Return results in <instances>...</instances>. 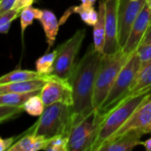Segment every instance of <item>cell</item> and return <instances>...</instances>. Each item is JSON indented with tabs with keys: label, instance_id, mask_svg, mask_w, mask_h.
I'll return each mask as SVG.
<instances>
[{
	"label": "cell",
	"instance_id": "83f0119b",
	"mask_svg": "<svg viewBox=\"0 0 151 151\" xmlns=\"http://www.w3.org/2000/svg\"><path fill=\"white\" fill-rule=\"evenodd\" d=\"M137 53L142 60V63H146L151 59V44L147 45H142L138 50Z\"/></svg>",
	"mask_w": 151,
	"mask_h": 151
},
{
	"label": "cell",
	"instance_id": "2e32d148",
	"mask_svg": "<svg viewBox=\"0 0 151 151\" xmlns=\"http://www.w3.org/2000/svg\"><path fill=\"white\" fill-rule=\"evenodd\" d=\"M98 19L94 27V48L104 53V48L105 43V30H106V9L104 0H102L98 9Z\"/></svg>",
	"mask_w": 151,
	"mask_h": 151
},
{
	"label": "cell",
	"instance_id": "f1b7e54d",
	"mask_svg": "<svg viewBox=\"0 0 151 151\" xmlns=\"http://www.w3.org/2000/svg\"><path fill=\"white\" fill-rule=\"evenodd\" d=\"M17 0H0V13H3L14 7Z\"/></svg>",
	"mask_w": 151,
	"mask_h": 151
},
{
	"label": "cell",
	"instance_id": "836d02e7",
	"mask_svg": "<svg viewBox=\"0 0 151 151\" xmlns=\"http://www.w3.org/2000/svg\"><path fill=\"white\" fill-rule=\"evenodd\" d=\"M143 146L148 151H151V138L148 139L147 141H145L143 142Z\"/></svg>",
	"mask_w": 151,
	"mask_h": 151
},
{
	"label": "cell",
	"instance_id": "4fadbf2b",
	"mask_svg": "<svg viewBox=\"0 0 151 151\" xmlns=\"http://www.w3.org/2000/svg\"><path fill=\"white\" fill-rule=\"evenodd\" d=\"M144 134L142 131H132L118 137L112 138L104 143L98 151H130L139 145H143L141 141Z\"/></svg>",
	"mask_w": 151,
	"mask_h": 151
},
{
	"label": "cell",
	"instance_id": "4316f807",
	"mask_svg": "<svg viewBox=\"0 0 151 151\" xmlns=\"http://www.w3.org/2000/svg\"><path fill=\"white\" fill-rule=\"evenodd\" d=\"M20 11H18L16 9H11L8 10L3 13H0V25H4L6 23H12V20L17 19L19 16Z\"/></svg>",
	"mask_w": 151,
	"mask_h": 151
},
{
	"label": "cell",
	"instance_id": "7a4b0ae2",
	"mask_svg": "<svg viewBox=\"0 0 151 151\" xmlns=\"http://www.w3.org/2000/svg\"><path fill=\"white\" fill-rule=\"evenodd\" d=\"M150 98L151 87H149L139 92L127 95L111 110L104 113L92 151H98L104 143L109 141L127 122L136 110Z\"/></svg>",
	"mask_w": 151,
	"mask_h": 151
},
{
	"label": "cell",
	"instance_id": "52a82bcc",
	"mask_svg": "<svg viewBox=\"0 0 151 151\" xmlns=\"http://www.w3.org/2000/svg\"><path fill=\"white\" fill-rule=\"evenodd\" d=\"M85 36L86 29H79L73 35V36H71V38L66 40L56 49L57 56L52 74H55L62 79H69L77 63L75 62V59Z\"/></svg>",
	"mask_w": 151,
	"mask_h": 151
},
{
	"label": "cell",
	"instance_id": "7c38bea8",
	"mask_svg": "<svg viewBox=\"0 0 151 151\" xmlns=\"http://www.w3.org/2000/svg\"><path fill=\"white\" fill-rule=\"evenodd\" d=\"M151 125V98L141 105L127 122L111 138H115L132 131H142L144 134L146 128ZM110 139V140H111ZM108 142V141H107Z\"/></svg>",
	"mask_w": 151,
	"mask_h": 151
},
{
	"label": "cell",
	"instance_id": "3957f363",
	"mask_svg": "<svg viewBox=\"0 0 151 151\" xmlns=\"http://www.w3.org/2000/svg\"><path fill=\"white\" fill-rule=\"evenodd\" d=\"M74 123L75 117L73 106L55 103L45 107L38 121L30 130L31 133L46 139L58 135L68 137Z\"/></svg>",
	"mask_w": 151,
	"mask_h": 151
},
{
	"label": "cell",
	"instance_id": "d4e9b609",
	"mask_svg": "<svg viewBox=\"0 0 151 151\" xmlns=\"http://www.w3.org/2000/svg\"><path fill=\"white\" fill-rule=\"evenodd\" d=\"M68 137L64 135H58L47 139L43 150L46 151H68Z\"/></svg>",
	"mask_w": 151,
	"mask_h": 151
},
{
	"label": "cell",
	"instance_id": "5b68a950",
	"mask_svg": "<svg viewBox=\"0 0 151 151\" xmlns=\"http://www.w3.org/2000/svg\"><path fill=\"white\" fill-rule=\"evenodd\" d=\"M104 115L95 108L91 112L77 120L68 135V151H92Z\"/></svg>",
	"mask_w": 151,
	"mask_h": 151
},
{
	"label": "cell",
	"instance_id": "7402d4cb",
	"mask_svg": "<svg viewBox=\"0 0 151 151\" xmlns=\"http://www.w3.org/2000/svg\"><path fill=\"white\" fill-rule=\"evenodd\" d=\"M57 56V50L50 53H47L40 57L35 62L36 71L44 75L52 74L54 71V64Z\"/></svg>",
	"mask_w": 151,
	"mask_h": 151
},
{
	"label": "cell",
	"instance_id": "ffe728a7",
	"mask_svg": "<svg viewBox=\"0 0 151 151\" xmlns=\"http://www.w3.org/2000/svg\"><path fill=\"white\" fill-rule=\"evenodd\" d=\"M149 87H151V59L146 63H142V67L127 95L139 92Z\"/></svg>",
	"mask_w": 151,
	"mask_h": 151
},
{
	"label": "cell",
	"instance_id": "9a60e30c",
	"mask_svg": "<svg viewBox=\"0 0 151 151\" xmlns=\"http://www.w3.org/2000/svg\"><path fill=\"white\" fill-rule=\"evenodd\" d=\"M50 76V75H49ZM49 76L43 79H36L32 81H26L13 83H4L0 84V94L16 92V93H29L37 90H42Z\"/></svg>",
	"mask_w": 151,
	"mask_h": 151
},
{
	"label": "cell",
	"instance_id": "9c48e42d",
	"mask_svg": "<svg viewBox=\"0 0 151 151\" xmlns=\"http://www.w3.org/2000/svg\"><path fill=\"white\" fill-rule=\"evenodd\" d=\"M40 96L46 106L55 103L73 105V88L69 80L62 79L55 74H50Z\"/></svg>",
	"mask_w": 151,
	"mask_h": 151
},
{
	"label": "cell",
	"instance_id": "f546056e",
	"mask_svg": "<svg viewBox=\"0 0 151 151\" xmlns=\"http://www.w3.org/2000/svg\"><path fill=\"white\" fill-rule=\"evenodd\" d=\"M14 141H15V137H10L6 139L2 138L0 140V150H9V149L14 144Z\"/></svg>",
	"mask_w": 151,
	"mask_h": 151
},
{
	"label": "cell",
	"instance_id": "e0dca14e",
	"mask_svg": "<svg viewBox=\"0 0 151 151\" xmlns=\"http://www.w3.org/2000/svg\"><path fill=\"white\" fill-rule=\"evenodd\" d=\"M47 139L29 133L27 135L20 138L9 149V151H38L43 150Z\"/></svg>",
	"mask_w": 151,
	"mask_h": 151
},
{
	"label": "cell",
	"instance_id": "8fae6325",
	"mask_svg": "<svg viewBox=\"0 0 151 151\" xmlns=\"http://www.w3.org/2000/svg\"><path fill=\"white\" fill-rule=\"evenodd\" d=\"M151 25V9L148 4H145L138 15L128 36L127 42L122 50L128 54H133L138 50L148 33Z\"/></svg>",
	"mask_w": 151,
	"mask_h": 151
},
{
	"label": "cell",
	"instance_id": "6da1fadb",
	"mask_svg": "<svg viewBox=\"0 0 151 151\" xmlns=\"http://www.w3.org/2000/svg\"><path fill=\"white\" fill-rule=\"evenodd\" d=\"M103 56L104 53L97 51L94 47L89 49L76 63L68 79L73 88V108L75 122L95 109L93 104L94 91Z\"/></svg>",
	"mask_w": 151,
	"mask_h": 151
},
{
	"label": "cell",
	"instance_id": "4dcf8cb0",
	"mask_svg": "<svg viewBox=\"0 0 151 151\" xmlns=\"http://www.w3.org/2000/svg\"><path fill=\"white\" fill-rule=\"evenodd\" d=\"M34 1L35 0H17L13 9H16L18 11H21L24 7L28 6V5H32Z\"/></svg>",
	"mask_w": 151,
	"mask_h": 151
},
{
	"label": "cell",
	"instance_id": "d590c367",
	"mask_svg": "<svg viewBox=\"0 0 151 151\" xmlns=\"http://www.w3.org/2000/svg\"><path fill=\"white\" fill-rule=\"evenodd\" d=\"M144 134H151V125L148 127V128H146V130L144 131Z\"/></svg>",
	"mask_w": 151,
	"mask_h": 151
},
{
	"label": "cell",
	"instance_id": "cb8c5ba5",
	"mask_svg": "<svg viewBox=\"0 0 151 151\" xmlns=\"http://www.w3.org/2000/svg\"><path fill=\"white\" fill-rule=\"evenodd\" d=\"M42 12V10L33 7L32 5H28L24 7L19 13L20 18V27L22 35L24 34L27 27L33 24V21L35 19H38L40 17V14Z\"/></svg>",
	"mask_w": 151,
	"mask_h": 151
},
{
	"label": "cell",
	"instance_id": "8992f818",
	"mask_svg": "<svg viewBox=\"0 0 151 151\" xmlns=\"http://www.w3.org/2000/svg\"><path fill=\"white\" fill-rule=\"evenodd\" d=\"M142 67V60L137 53L131 55L128 61L121 69L116 81H114L105 101L99 109L104 114L111 110L118 103L124 99L129 93L130 88Z\"/></svg>",
	"mask_w": 151,
	"mask_h": 151
},
{
	"label": "cell",
	"instance_id": "603a6c76",
	"mask_svg": "<svg viewBox=\"0 0 151 151\" xmlns=\"http://www.w3.org/2000/svg\"><path fill=\"white\" fill-rule=\"evenodd\" d=\"M45 107H46V105H45L42 96H40V94L32 96L24 104L25 111L33 117H35V116L40 117L42 114V112L44 111Z\"/></svg>",
	"mask_w": 151,
	"mask_h": 151
},
{
	"label": "cell",
	"instance_id": "d6a6232c",
	"mask_svg": "<svg viewBox=\"0 0 151 151\" xmlns=\"http://www.w3.org/2000/svg\"><path fill=\"white\" fill-rule=\"evenodd\" d=\"M11 24L12 23H6V24H4V25H0V33H2V34H7L8 31H9V29H10Z\"/></svg>",
	"mask_w": 151,
	"mask_h": 151
},
{
	"label": "cell",
	"instance_id": "277c9868",
	"mask_svg": "<svg viewBox=\"0 0 151 151\" xmlns=\"http://www.w3.org/2000/svg\"><path fill=\"white\" fill-rule=\"evenodd\" d=\"M131 55L124 52L122 50L112 55L104 54L98 69L94 91L93 104L95 108H101L114 81Z\"/></svg>",
	"mask_w": 151,
	"mask_h": 151
},
{
	"label": "cell",
	"instance_id": "8d00e7d4",
	"mask_svg": "<svg viewBox=\"0 0 151 151\" xmlns=\"http://www.w3.org/2000/svg\"><path fill=\"white\" fill-rule=\"evenodd\" d=\"M147 4H148V5L150 6V8L151 9V0H147Z\"/></svg>",
	"mask_w": 151,
	"mask_h": 151
},
{
	"label": "cell",
	"instance_id": "1f68e13d",
	"mask_svg": "<svg viewBox=\"0 0 151 151\" xmlns=\"http://www.w3.org/2000/svg\"><path fill=\"white\" fill-rule=\"evenodd\" d=\"M147 44H151V25L148 30V33L142 43V45H147Z\"/></svg>",
	"mask_w": 151,
	"mask_h": 151
},
{
	"label": "cell",
	"instance_id": "d6986e66",
	"mask_svg": "<svg viewBox=\"0 0 151 151\" xmlns=\"http://www.w3.org/2000/svg\"><path fill=\"white\" fill-rule=\"evenodd\" d=\"M48 76L49 75L42 74L37 71L18 69V70H14L12 72L4 74L0 78V84L20 82V81H32V80H36V79H43Z\"/></svg>",
	"mask_w": 151,
	"mask_h": 151
},
{
	"label": "cell",
	"instance_id": "30bf717a",
	"mask_svg": "<svg viewBox=\"0 0 151 151\" xmlns=\"http://www.w3.org/2000/svg\"><path fill=\"white\" fill-rule=\"evenodd\" d=\"M119 0H104L106 9V30L104 54L112 55L121 50L119 42Z\"/></svg>",
	"mask_w": 151,
	"mask_h": 151
},
{
	"label": "cell",
	"instance_id": "484cf974",
	"mask_svg": "<svg viewBox=\"0 0 151 151\" xmlns=\"http://www.w3.org/2000/svg\"><path fill=\"white\" fill-rule=\"evenodd\" d=\"M22 111H25L24 106L0 105V122L3 123L5 120H9L20 114Z\"/></svg>",
	"mask_w": 151,
	"mask_h": 151
},
{
	"label": "cell",
	"instance_id": "e575fe53",
	"mask_svg": "<svg viewBox=\"0 0 151 151\" xmlns=\"http://www.w3.org/2000/svg\"><path fill=\"white\" fill-rule=\"evenodd\" d=\"M81 4H87V5H90V6H94L95 3L96 2V0H81Z\"/></svg>",
	"mask_w": 151,
	"mask_h": 151
},
{
	"label": "cell",
	"instance_id": "ba28073f",
	"mask_svg": "<svg viewBox=\"0 0 151 151\" xmlns=\"http://www.w3.org/2000/svg\"><path fill=\"white\" fill-rule=\"evenodd\" d=\"M147 4V0H119L118 17H119V42L121 50L125 47L131 29Z\"/></svg>",
	"mask_w": 151,
	"mask_h": 151
},
{
	"label": "cell",
	"instance_id": "5bb4252c",
	"mask_svg": "<svg viewBox=\"0 0 151 151\" xmlns=\"http://www.w3.org/2000/svg\"><path fill=\"white\" fill-rule=\"evenodd\" d=\"M38 20L43 27L49 50L56 41L60 22L58 20L56 15L49 10H42Z\"/></svg>",
	"mask_w": 151,
	"mask_h": 151
},
{
	"label": "cell",
	"instance_id": "ac0fdd59",
	"mask_svg": "<svg viewBox=\"0 0 151 151\" xmlns=\"http://www.w3.org/2000/svg\"><path fill=\"white\" fill-rule=\"evenodd\" d=\"M72 13H78L81 16L82 21L85 22L88 26H94L98 19V12H96L95 10L94 6L81 4L79 6H73V7L69 8L65 12V13L63 15V17L61 18V19L59 21L60 25L63 22H65L66 20V19L68 18V16Z\"/></svg>",
	"mask_w": 151,
	"mask_h": 151
},
{
	"label": "cell",
	"instance_id": "44dd1931",
	"mask_svg": "<svg viewBox=\"0 0 151 151\" xmlns=\"http://www.w3.org/2000/svg\"><path fill=\"white\" fill-rule=\"evenodd\" d=\"M42 90H37L29 93H16L9 92L0 94V105L10 106H24V104L34 95L41 94Z\"/></svg>",
	"mask_w": 151,
	"mask_h": 151
}]
</instances>
